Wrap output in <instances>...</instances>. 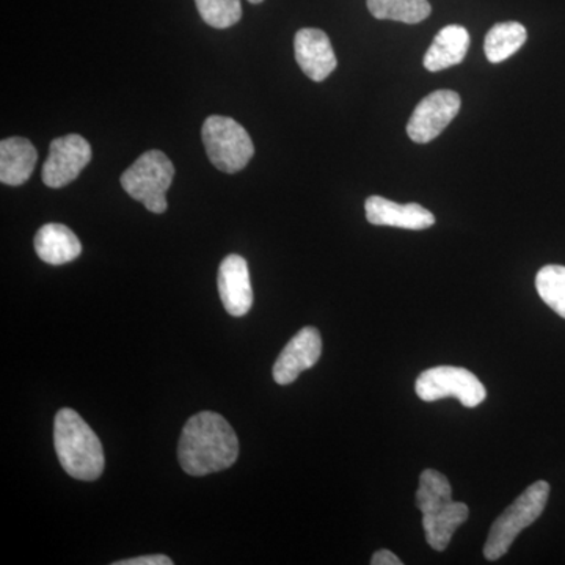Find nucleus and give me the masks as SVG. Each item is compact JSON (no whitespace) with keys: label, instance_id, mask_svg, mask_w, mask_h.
<instances>
[{"label":"nucleus","instance_id":"nucleus-1","mask_svg":"<svg viewBox=\"0 0 565 565\" xmlns=\"http://www.w3.org/2000/svg\"><path fill=\"white\" fill-rule=\"evenodd\" d=\"M239 440L230 423L215 412L192 416L182 429L178 460L191 476H206L236 463Z\"/></svg>","mask_w":565,"mask_h":565},{"label":"nucleus","instance_id":"nucleus-2","mask_svg":"<svg viewBox=\"0 0 565 565\" xmlns=\"http://www.w3.org/2000/svg\"><path fill=\"white\" fill-rule=\"evenodd\" d=\"M415 497L416 508L423 514L427 544L435 552H445L457 527L467 522L470 509L452 500L451 484L440 471L424 470Z\"/></svg>","mask_w":565,"mask_h":565},{"label":"nucleus","instance_id":"nucleus-3","mask_svg":"<svg viewBox=\"0 0 565 565\" xmlns=\"http://www.w3.org/2000/svg\"><path fill=\"white\" fill-rule=\"evenodd\" d=\"M54 445L63 470L79 481H96L104 471V451L98 435L73 408L55 416Z\"/></svg>","mask_w":565,"mask_h":565},{"label":"nucleus","instance_id":"nucleus-4","mask_svg":"<svg viewBox=\"0 0 565 565\" xmlns=\"http://www.w3.org/2000/svg\"><path fill=\"white\" fill-rule=\"evenodd\" d=\"M548 482H534L516 498L514 503L505 509L503 514L494 520L484 545L487 559H501L509 552L516 535L526 530L527 526L533 525L535 520L542 515L546 503H548Z\"/></svg>","mask_w":565,"mask_h":565},{"label":"nucleus","instance_id":"nucleus-5","mask_svg":"<svg viewBox=\"0 0 565 565\" xmlns=\"http://www.w3.org/2000/svg\"><path fill=\"white\" fill-rule=\"evenodd\" d=\"M174 177L172 161L162 151L143 152L136 162L121 174V185L134 200L145 204L148 211L163 214L167 211L166 193Z\"/></svg>","mask_w":565,"mask_h":565},{"label":"nucleus","instance_id":"nucleus-6","mask_svg":"<svg viewBox=\"0 0 565 565\" xmlns=\"http://www.w3.org/2000/svg\"><path fill=\"white\" fill-rule=\"evenodd\" d=\"M202 137L212 166L223 173L241 172L255 154L250 136L233 118L211 115L203 122Z\"/></svg>","mask_w":565,"mask_h":565},{"label":"nucleus","instance_id":"nucleus-7","mask_svg":"<svg viewBox=\"0 0 565 565\" xmlns=\"http://www.w3.org/2000/svg\"><path fill=\"white\" fill-rule=\"evenodd\" d=\"M415 392L426 403L456 397L468 408L478 407L487 396L486 386L471 371L456 366H437L424 371L416 379Z\"/></svg>","mask_w":565,"mask_h":565},{"label":"nucleus","instance_id":"nucleus-8","mask_svg":"<svg viewBox=\"0 0 565 565\" xmlns=\"http://www.w3.org/2000/svg\"><path fill=\"white\" fill-rule=\"evenodd\" d=\"M92 156L90 143L77 134L52 140L50 156L41 172L44 184L51 189H61L71 184L90 163Z\"/></svg>","mask_w":565,"mask_h":565},{"label":"nucleus","instance_id":"nucleus-9","mask_svg":"<svg viewBox=\"0 0 565 565\" xmlns=\"http://www.w3.org/2000/svg\"><path fill=\"white\" fill-rule=\"evenodd\" d=\"M460 96L452 90H437L416 106L407 125V134L415 143L437 139L460 111Z\"/></svg>","mask_w":565,"mask_h":565},{"label":"nucleus","instance_id":"nucleus-10","mask_svg":"<svg viewBox=\"0 0 565 565\" xmlns=\"http://www.w3.org/2000/svg\"><path fill=\"white\" fill-rule=\"evenodd\" d=\"M322 355V338L315 327H305L282 349L274 364V381L278 385H289L297 381L303 371L310 370Z\"/></svg>","mask_w":565,"mask_h":565},{"label":"nucleus","instance_id":"nucleus-11","mask_svg":"<svg viewBox=\"0 0 565 565\" xmlns=\"http://www.w3.org/2000/svg\"><path fill=\"white\" fill-rule=\"evenodd\" d=\"M218 294L226 313L243 318L250 311L253 289L248 264L243 256L230 255L218 267Z\"/></svg>","mask_w":565,"mask_h":565},{"label":"nucleus","instance_id":"nucleus-12","mask_svg":"<svg viewBox=\"0 0 565 565\" xmlns=\"http://www.w3.org/2000/svg\"><path fill=\"white\" fill-rule=\"evenodd\" d=\"M296 61L311 81H326L337 70V55L327 33L321 29H302L294 39Z\"/></svg>","mask_w":565,"mask_h":565},{"label":"nucleus","instance_id":"nucleus-13","mask_svg":"<svg viewBox=\"0 0 565 565\" xmlns=\"http://www.w3.org/2000/svg\"><path fill=\"white\" fill-rule=\"evenodd\" d=\"M366 218L371 225L394 226V228L422 232L435 223L433 212L418 203L399 204L384 196L373 195L364 203Z\"/></svg>","mask_w":565,"mask_h":565},{"label":"nucleus","instance_id":"nucleus-14","mask_svg":"<svg viewBox=\"0 0 565 565\" xmlns=\"http://www.w3.org/2000/svg\"><path fill=\"white\" fill-rule=\"evenodd\" d=\"M470 50V33L462 25H446L435 35L433 44L424 55V68L437 71L451 68L463 62Z\"/></svg>","mask_w":565,"mask_h":565},{"label":"nucleus","instance_id":"nucleus-15","mask_svg":"<svg viewBox=\"0 0 565 565\" xmlns=\"http://www.w3.org/2000/svg\"><path fill=\"white\" fill-rule=\"evenodd\" d=\"M35 252L41 262L51 266H62L74 262L81 255L82 244L68 226L62 223H47L36 233Z\"/></svg>","mask_w":565,"mask_h":565},{"label":"nucleus","instance_id":"nucleus-16","mask_svg":"<svg viewBox=\"0 0 565 565\" xmlns=\"http://www.w3.org/2000/svg\"><path fill=\"white\" fill-rule=\"evenodd\" d=\"M39 152L32 141L11 137L0 141V181L7 185H21L32 177Z\"/></svg>","mask_w":565,"mask_h":565},{"label":"nucleus","instance_id":"nucleus-17","mask_svg":"<svg viewBox=\"0 0 565 565\" xmlns=\"http://www.w3.org/2000/svg\"><path fill=\"white\" fill-rule=\"evenodd\" d=\"M525 25L509 21L494 24L486 35L484 51L487 61L501 63L508 61L526 43Z\"/></svg>","mask_w":565,"mask_h":565},{"label":"nucleus","instance_id":"nucleus-18","mask_svg":"<svg viewBox=\"0 0 565 565\" xmlns=\"http://www.w3.org/2000/svg\"><path fill=\"white\" fill-rule=\"evenodd\" d=\"M367 10L375 20L418 24L429 18V0H367Z\"/></svg>","mask_w":565,"mask_h":565},{"label":"nucleus","instance_id":"nucleus-19","mask_svg":"<svg viewBox=\"0 0 565 565\" xmlns=\"http://www.w3.org/2000/svg\"><path fill=\"white\" fill-rule=\"evenodd\" d=\"M535 288L541 299L565 319V267L557 264L542 267L535 277Z\"/></svg>","mask_w":565,"mask_h":565},{"label":"nucleus","instance_id":"nucleus-20","mask_svg":"<svg viewBox=\"0 0 565 565\" xmlns=\"http://www.w3.org/2000/svg\"><path fill=\"white\" fill-rule=\"evenodd\" d=\"M200 17L214 29H228L243 18L241 0H195Z\"/></svg>","mask_w":565,"mask_h":565},{"label":"nucleus","instance_id":"nucleus-21","mask_svg":"<svg viewBox=\"0 0 565 565\" xmlns=\"http://www.w3.org/2000/svg\"><path fill=\"white\" fill-rule=\"evenodd\" d=\"M114 565H173V561L169 556L148 555L132 557V559L117 561Z\"/></svg>","mask_w":565,"mask_h":565},{"label":"nucleus","instance_id":"nucleus-22","mask_svg":"<svg viewBox=\"0 0 565 565\" xmlns=\"http://www.w3.org/2000/svg\"><path fill=\"white\" fill-rule=\"evenodd\" d=\"M371 564L373 565H403V561L399 559L390 550H379L371 557Z\"/></svg>","mask_w":565,"mask_h":565},{"label":"nucleus","instance_id":"nucleus-23","mask_svg":"<svg viewBox=\"0 0 565 565\" xmlns=\"http://www.w3.org/2000/svg\"><path fill=\"white\" fill-rule=\"evenodd\" d=\"M248 2H250V3H262L263 0H248Z\"/></svg>","mask_w":565,"mask_h":565}]
</instances>
